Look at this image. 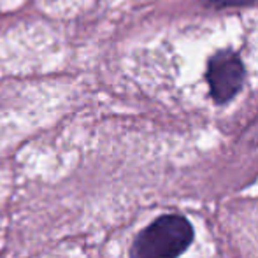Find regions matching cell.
Masks as SVG:
<instances>
[{
	"label": "cell",
	"instance_id": "cell-1",
	"mask_svg": "<svg viewBox=\"0 0 258 258\" xmlns=\"http://www.w3.org/2000/svg\"><path fill=\"white\" fill-rule=\"evenodd\" d=\"M194 241V228L179 214H165L136 237L130 258H177Z\"/></svg>",
	"mask_w": 258,
	"mask_h": 258
},
{
	"label": "cell",
	"instance_id": "cell-2",
	"mask_svg": "<svg viewBox=\"0 0 258 258\" xmlns=\"http://www.w3.org/2000/svg\"><path fill=\"white\" fill-rule=\"evenodd\" d=\"M244 83V65L234 51H220L207 65V85L218 104L232 100Z\"/></svg>",
	"mask_w": 258,
	"mask_h": 258
},
{
	"label": "cell",
	"instance_id": "cell-3",
	"mask_svg": "<svg viewBox=\"0 0 258 258\" xmlns=\"http://www.w3.org/2000/svg\"><path fill=\"white\" fill-rule=\"evenodd\" d=\"M211 7H235V6H246L255 0H204Z\"/></svg>",
	"mask_w": 258,
	"mask_h": 258
}]
</instances>
